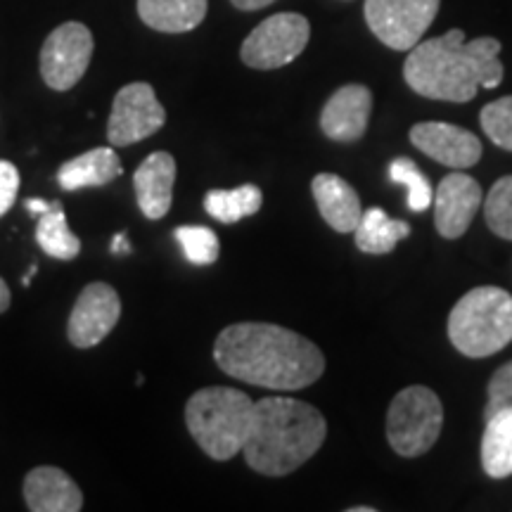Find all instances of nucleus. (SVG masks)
Segmentation results:
<instances>
[{
  "label": "nucleus",
  "instance_id": "7c9ffc66",
  "mask_svg": "<svg viewBox=\"0 0 512 512\" xmlns=\"http://www.w3.org/2000/svg\"><path fill=\"white\" fill-rule=\"evenodd\" d=\"M55 202H46V200H27V211H31V214H46V211L53 209Z\"/></svg>",
  "mask_w": 512,
  "mask_h": 512
},
{
  "label": "nucleus",
  "instance_id": "bb28decb",
  "mask_svg": "<svg viewBox=\"0 0 512 512\" xmlns=\"http://www.w3.org/2000/svg\"><path fill=\"white\" fill-rule=\"evenodd\" d=\"M479 121L491 143L512 152V95L489 102L479 114Z\"/></svg>",
  "mask_w": 512,
  "mask_h": 512
},
{
  "label": "nucleus",
  "instance_id": "f704fd0d",
  "mask_svg": "<svg viewBox=\"0 0 512 512\" xmlns=\"http://www.w3.org/2000/svg\"><path fill=\"white\" fill-rule=\"evenodd\" d=\"M349 512H375V508H366V505H358V508H349Z\"/></svg>",
  "mask_w": 512,
  "mask_h": 512
},
{
  "label": "nucleus",
  "instance_id": "20e7f679",
  "mask_svg": "<svg viewBox=\"0 0 512 512\" xmlns=\"http://www.w3.org/2000/svg\"><path fill=\"white\" fill-rule=\"evenodd\" d=\"M254 401L230 387H207L190 396L185 422L192 439L214 460H230L245 446L252 427Z\"/></svg>",
  "mask_w": 512,
  "mask_h": 512
},
{
  "label": "nucleus",
  "instance_id": "5701e85b",
  "mask_svg": "<svg viewBox=\"0 0 512 512\" xmlns=\"http://www.w3.org/2000/svg\"><path fill=\"white\" fill-rule=\"evenodd\" d=\"M36 242L48 256L69 261L81 252V242L67 226V216L60 202L53 204V209L38 216L36 226Z\"/></svg>",
  "mask_w": 512,
  "mask_h": 512
},
{
  "label": "nucleus",
  "instance_id": "c756f323",
  "mask_svg": "<svg viewBox=\"0 0 512 512\" xmlns=\"http://www.w3.org/2000/svg\"><path fill=\"white\" fill-rule=\"evenodd\" d=\"M230 3H233L238 10L254 12V10H261V8H266V5L275 3V0H230Z\"/></svg>",
  "mask_w": 512,
  "mask_h": 512
},
{
  "label": "nucleus",
  "instance_id": "f8f14e48",
  "mask_svg": "<svg viewBox=\"0 0 512 512\" xmlns=\"http://www.w3.org/2000/svg\"><path fill=\"white\" fill-rule=\"evenodd\" d=\"M434 226L446 240L463 238L482 207V188L472 176L458 174V169L441 178L437 195H434Z\"/></svg>",
  "mask_w": 512,
  "mask_h": 512
},
{
  "label": "nucleus",
  "instance_id": "423d86ee",
  "mask_svg": "<svg viewBox=\"0 0 512 512\" xmlns=\"http://www.w3.org/2000/svg\"><path fill=\"white\" fill-rule=\"evenodd\" d=\"M444 406L430 387L413 384L394 396L387 413L389 446L403 458H420L437 444Z\"/></svg>",
  "mask_w": 512,
  "mask_h": 512
},
{
  "label": "nucleus",
  "instance_id": "f03ea898",
  "mask_svg": "<svg viewBox=\"0 0 512 512\" xmlns=\"http://www.w3.org/2000/svg\"><path fill=\"white\" fill-rule=\"evenodd\" d=\"M498 55V38L465 41L463 29H451L411 48L403 64V79L422 98L470 102L477 98L479 88L501 86L503 62Z\"/></svg>",
  "mask_w": 512,
  "mask_h": 512
},
{
  "label": "nucleus",
  "instance_id": "39448f33",
  "mask_svg": "<svg viewBox=\"0 0 512 512\" xmlns=\"http://www.w3.org/2000/svg\"><path fill=\"white\" fill-rule=\"evenodd\" d=\"M448 339L463 356L486 358L512 339V294L501 287H475L453 306Z\"/></svg>",
  "mask_w": 512,
  "mask_h": 512
},
{
  "label": "nucleus",
  "instance_id": "2eb2a0df",
  "mask_svg": "<svg viewBox=\"0 0 512 512\" xmlns=\"http://www.w3.org/2000/svg\"><path fill=\"white\" fill-rule=\"evenodd\" d=\"M174 181L176 159L169 152H152L138 166L133 185H136L138 207L145 214V219L159 221L169 214L171 202H174Z\"/></svg>",
  "mask_w": 512,
  "mask_h": 512
},
{
  "label": "nucleus",
  "instance_id": "f257e3e1",
  "mask_svg": "<svg viewBox=\"0 0 512 512\" xmlns=\"http://www.w3.org/2000/svg\"><path fill=\"white\" fill-rule=\"evenodd\" d=\"M214 358L235 380L297 392L320 380L325 356L311 339L273 323H238L216 337Z\"/></svg>",
  "mask_w": 512,
  "mask_h": 512
},
{
  "label": "nucleus",
  "instance_id": "cd10ccee",
  "mask_svg": "<svg viewBox=\"0 0 512 512\" xmlns=\"http://www.w3.org/2000/svg\"><path fill=\"white\" fill-rule=\"evenodd\" d=\"M503 408H512V361L505 363L491 375L489 380V401L484 408V420L491 415L503 411Z\"/></svg>",
  "mask_w": 512,
  "mask_h": 512
},
{
  "label": "nucleus",
  "instance_id": "a211bd4d",
  "mask_svg": "<svg viewBox=\"0 0 512 512\" xmlns=\"http://www.w3.org/2000/svg\"><path fill=\"white\" fill-rule=\"evenodd\" d=\"M119 155L112 147H95L86 155L69 159L57 171V183L62 190L74 192L81 188H100L121 176Z\"/></svg>",
  "mask_w": 512,
  "mask_h": 512
},
{
  "label": "nucleus",
  "instance_id": "b1692460",
  "mask_svg": "<svg viewBox=\"0 0 512 512\" xmlns=\"http://www.w3.org/2000/svg\"><path fill=\"white\" fill-rule=\"evenodd\" d=\"M389 178L394 183L406 185L408 188V209L411 211H425L432 207L434 190L430 185V178L420 171V166L408 157H399L389 164Z\"/></svg>",
  "mask_w": 512,
  "mask_h": 512
},
{
  "label": "nucleus",
  "instance_id": "c85d7f7f",
  "mask_svg": "<svg viewBox=\"0 0 512 512\" xmlns=\"http://www.w3.org/2000/svg\"><path fill=\"white\" fill-rule=\"evenodd\" d=\"M19 192V171L12 162L0 159V216L12 209Z\"/></svg>",
  "mask_w": 512,
  "mask_h": 512
},
{
  "label": "nucleus",
  "instance_id": "ddd939ff",
  "mask_svg": "<svg viewBox=\"0 0 512 512\" xmlns=\"http://www.w3.org/2000/svg\"><path fill=\"white\" fill-rule=\"evenodd\" d=\"M411 143L434 162L451 169H470L482 159V143L475 133L444 121H422L411 128Z\"/></svg>",
  "mask_w": 512,
  "mask_h": 512
},
{
  "label": "nucleus",
  "instance_id": "a878e982",
  "mask_svg": "<svg viewBox=\"0 0 512 512\" xmlns=\"http://www.w3.org/2000/svg\"><path fill=\"white\" fill-rule=\"evenodd\" d=\"M174 238L181 245L185 259L195 266H211L219 259L221 245L219 238L211 228L204 226H178L174 230Z\"/></svg>",
  "mask_w": 512,
  "mask_h": 512
},
{
  "label": "nucleus",
  "instance_id": "473e14b6",
  "mask_svg": "<svg viewBox=\"0 0 512 512\" xmlns=\"http://www.w3.org/2000/svg\"><path fill=\"white\" fill-rule=\"evenodd\" d=\"M10 299H12L10 287H8V283H5L3 278H0V313H5V311L10 309Z\"/></svg>",
  "mask_w": 512,
  "mask_h": 512
},
{
  "label": "nucleus",
  "instance_id": "6ab92c4d",
  "mask_svg": "<svg viewBox=\"0 0 512 512\" xmlns=\"http://www.w3.org/2000/svg\"><path fill=\"white\" fill-rule=\"evenodd\" d=\"M138 15L150 29L185 34L207 17V0H138Z\"/></svg>",
  "mask_w": 512,
  "mask_h": 512
},
{
  "label": "nucleus",
  "instance_id": "7ed1b4c3",
  "mask_svg": "<svg viewBox=\"0 0 512 512\" xmlns=\"http://www.w3.org/2000/svg\"><path fill=\"white\" fill-rule=\"evenodd\" d=\"M328 422L311 403L266 396L254 403L252 427L242 446L247 465L266 477H285L318 453Z\"/></svg>",
  "mask_w": 512,
  "mask_h": 512
},
{
  "label": "nucleus",
  "instance_id": "aec40b11",
  "mask_svg": "<svg viewBox=\"0 0 512 512\" xmlns=\"http://www.w3.org/2000/svg\"><path fill=\"white\" fill-rule=\"evenodd\" d=\"M482 467L491 479L512 475V408L486 418L482 437Z\"/></svg>",
  "mask_w": 512,
  "mask_h": 512
},
{
  "label": "nucleus",
  "instance_id": "412c9836",
  "mask_svg": "<svg viewBox=\"0 0 512 512\" xmlns=\"http://www.w3.org/2000/svg\"><path fill=\"white\" fill-rule=\"evenodd\" d=\"M356 247L366 254H389L399 245V240L411 235V226L406 221L389 219L387 211L370 207L363 211L361 221L354 230Z\"/></svg>",
  "mask_w": 512,
  "mask_h": 512
},
{
  "label": "nucleus",
  "instance_id": "1a4fd4ad",
  "mask_svg": "<svg viewBox=\"0 0 512 512\" xmlns=\"http://www.w3.org/2000/svg\"><path fill=\"white\" fill-rule=\"evenodd\" d=\"M93 57V34L86 24H60L41 48V76L53 91H69L86 74Z\"/></svg>",
  "mask_w": 512,
  "mask_h": 512
},
{
  "label": "nucleus",
  "instance_id": "f3484780",
  "mask_svg": "<svg viewBox=\"0 0 512 512\" xmlns=\"http://www.w3.org/2000/svg\"><path fill=\"white\" fill-rule=\"evenodd\" d=\"M313 200L318 204L320 216L337 233H354L361 221V197L347 181L335 174H318L311 183Z\"/></svg>",
  "mask_w": 512,
  "mask_h": 512
},
{
  "label": "nucleus",
  "instance_id": "0eeeda50",
  "mask_svg": "<svg viewBox=\"0 0 512 512\" xmlns=\"http://www.w3.org/2000/svg\"><path fill=\"white\" fill-rule=\"evenodd\" d=\"M311 38V24L297 12H278L264 19L245 38L240 57L252 69H278L297 60Z\"/></svg>",
  "mask_w": 512,
  "mask_h": 512
},
{
  "label": "nucleus",
  "instance_id": "9b49d317",
  "mask_svg": "<svg viewBox=\"0 0 512 512\" xmlns=\"http://www.w3.org/2000/svg\"><path fill=\"white\" fill-rule=\"evenodd\" d=\"M121 316V299L114 287L107 283H91L83 287L69 316V342L79 349H91L100 344Z\"/></svg>",
  "mask_w": 512,
  "mask_h": 512
},
{
  "label": "nucleus",
  "instance_id": "4468645a",
  "mask_svg": "<svg viewBox=\"0 0 512 512\" xmlns=\"http://www.w3.org/2000/svg\"><path fill=\"white\" fill-rule=\"evenodd\" d=\"M373 93L361 83H349L330 95L320 112V128L335 143H356L366 136Z\"/></svg>",
  "mask_w": 512,
  "mask_h": 512
},
{
  "label": "nucleus",
  "instance_id": "72a5a7b5",
  "mask_svg": "<svg viewBox=\"0 0 512 512\" xmlns=\"http://www.w3.org/2000/svg\"><path fill=\"white\" fill-rule=\"evenodd\" d=\"M36 271H38V266H36V264H31V266H29V271H27V275H24V278H22V285H29V283H31V278H34V275H36Z\"/></svg>",
  "mask_w": 512,
  "mask_h": 512
},
{
  "label": "nucleus",
  "instance_id": "4be33fe9",
  "mask_svg": "<svg viewBox=\"0 0 512 512\" xmlns=\"http://www.w3.org/2000/svg\"><path fill=\"white\" fill-rule=\"evenodd\" d=\"M264 204V192L259 185H240L235 190H209L204 197V209L211 219L221 223H238L256 214Z\"/></svg>",
  "mask_w": 512,
  "mask_h": 512
},
{
  "label": "nucleus",
  "instance_id": "393cba45",
  "mask_svg": "<svg viewBox=\"0 0 512 512\" xmlns=\"http://www.w3.org/2000/svg\"><path fill=\"white\" fill-rule=\"evenodd\" d=\"M484 219L498 238L512 240V176H503L491 185L484 200Z\"/></svg>",
  "mask_w": 512,
  "mask_h": 512
},
{
  "label": "nucleus",
  "instance_id": "9d476101",
  "mask_svg": "<svg viewBox=\"0 0 512 512\" xmlns=\"http://www.w3.org/2000/svg\"><path fill=\"white\" fill-rule=\"evenodd\" d=\"M166 112L157 100L150 83H128L114 98L110 121H107V140L117 147H126L155 136L164 126Z\"/></svg>",
  "mask_w": 512,
  "mask_h": 512
},
{
  "label": "nucleus",
  "instance_id": "6e6552de",
  "mask_svg": "<svg viewBox=\"0 0 512 512\" xmlns=\"http://www.w3.org/2000/svg\"><path fill=\"white\" fill-rule=\"evenodd\" d=\"M441 0H366V22L392 50H411L437 19Z\"/></svg>",
  "mask_w": 512,
  "mask_h": 512
},
{
  "label": "nucleus",
  "instance_id": "dca6fc26",
  "mask_svg": "<svg viewBox=\"0 0 512 512\" xmlns=\"http://www.w3.org/2000/svg\"><path fill=\"white\" fill-rule=\"evenodd\" d=\"M24 501L31 512H79L83 494L67 472L41 465L24 479Z\"/></svg>",
  "mask_w": 512,
  "mask_h": 512
},
{
  "label": "nucleus",
  "instance_id": "2f4dec72",
  "mask_svg": "<svg viewBox=\"0 0 512 512\" xmlns=\"http://www.w3.org/2000/svg\"><path fill=\"white\" fill-rule=\"evenodd\" d=\"M112 252L114 254H128V252H131V242L126 240L124 233H119L117 238L112 240Z\"/></svg>",
  "mask_w": 512,
  "mask_h": 512
}]
</instances>
